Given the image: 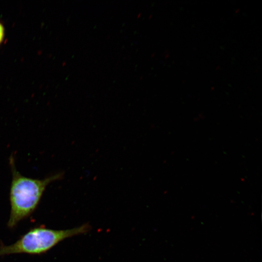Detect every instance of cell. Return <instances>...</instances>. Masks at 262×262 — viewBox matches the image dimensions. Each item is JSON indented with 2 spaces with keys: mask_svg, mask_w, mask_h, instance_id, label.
Masks as SVG:
<instances>
[{
  "mask_svg": "<svg viewBox=\"0 0 262 262\" xmlns=\"http://www.w3.org/2000/svg\"><path fill=\"white\" fill-rule=\"evenodd\" d=\"M9 164L12 180L9 193L11 210L7 226L13 228L35 211L47 187L62 179L64 174L59 172L43 179H33L22 175L17 170L12 155L9 158Z\"/></svg>",
  "mask_w": 262,
  "mask_h": 262,
  "instance_id": "1",
  "label": "cell"
},
{
  "mask_svg": "<svg viewBox=\"0 0 262 262\" xmlns=\"http://www.w3.org/2000/svg\"><path fill=\"white\" fill-rule=\"evenodd\" d=\"M91 229L90 225L65 230H56L39 227L31 229L15 243L0 245V256L15 254L39 255L49 250L63 240L86 233Z\"/></svg>",
  "mask_w": 262,
  "mask_h": 262,
  "instance_id": "2",
  "label": "cell"
},
{
  "mask_svg": "<svg viewBox=\"0 0 262 262\" xmlns=\"http://www.w3.org/2000/svg\"><path fill=\"white\" fill-rule=\"evenodd\" d=\"M4 36V29L2 24L0 22V44L2 42Z\"/></svg>",
  "mask_w": 262,
  "mask_h": 262,
  "instance_id": "3",
  "label": "cell"
}]
</instances>
